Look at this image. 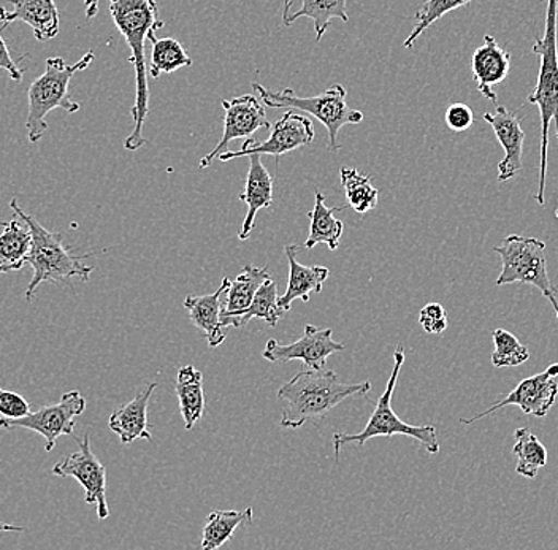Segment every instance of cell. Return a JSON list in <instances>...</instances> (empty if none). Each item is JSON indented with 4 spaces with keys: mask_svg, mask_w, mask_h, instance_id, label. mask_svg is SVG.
I'll list each match as a JSON object with an SVG mask.
<instances>
[{
    "mask_svg": "<svg viewBox=\"0 0 558 550\" xmlns=\"http://www.w3.org/2000/svg\"><path fill=\"white\" fill-rule=\"evenodd\" d=\"M110 13L114 26L132 51L131 62L135 71V103L132 107L134 131L125 138L124 148L137 151L148 143L143 137V124L149 113V72L146 68L145 45L166 24L159 19L156 0H110Z\"/></svg>",
    "mask_w": 558,
    "mask_h": 550,
    "instance_id": "obj_1",
    "label": "cell"
},
{
    "mask_svg": "<svg viewBox=\"0 0 558 550\" xmlns=\"http://www.w3.org/2000/svg\"><path fill=\"white\" fill-rule=\"evenodd\" d=\"M372 391L368 381L359 384H344L337 374L330 370L299 371L281 386L278 402L281 403L282 417L279 427L300 428L305 424H316L351 396H364Z\"/></svg>",
    "mask_w": 558,
    "mask_h": 550,
    "instance_id": "obj_2",
    "label": "cell"
},
{
    "mask_svg": "<svg viewBox=\"0 0 558 550\" xmlns=\"http://www.w3.org/2000/svg\"><path fill=\"white\" fill-rule=\"evenodd\" d=\"M558 0H546L544 36L536 38L532 51L539 56V75L536 88L529 96V103L538 107L541 114L539 187L535 200L544 205L547 176V149L550 123L556 121L558 138Z\"/></svg>",
    "mask_w": 558,
    "mask_h": 550,
    "instance_id": "obj_3",
    "label": "cell"
},
{
    "mask_svg": "<svg viewBox=\"0 0 558 550\" xmlns=\"http://www.w3.org/2000/svg\"><path fill=\"white\" fill-rule=\"evenodd\" d=\"M10 208L13 213L29 224L31 232H33V249H31L26 262L33 267L34 277L26 289L27 302L33 301L38 285L44 284L45 281L54 284L64 283L70 278H80L83 283L89 281L94 267L83 264V259H86L87 256H76L72 248H65L62 233L48 231L33 216L24 213L16 198L10 201Z\"/></svg>",
    "mask_w": 558,
    "mask_h": 550,
    "instance_id": "obj_4",
    "label": "cell"
},
{
    "mask_svg": "<svg viewBox=\"0 0 558 550\" xmlns=\"http://www.w3.org/2000/svg\"><path fill=\"white\" fill-rule=\"evenodd\" d=\"M94 62V51H87L78 62L69 65L61 56L47 59L44 75L34 80L27 89V138L31 143H38L48 131L47 117L56 108L76 113L80 103L73 102L69 96V86L76 72L86 71Z\"/></svg>",
    "mask_w": 558,
    "mask_h": 550,
    "instance_id": "obj_5",
    "label": "cell"
},
{
    "mask_svg": "<svg viewBox=\"0 0 558 550\" xmlns=\"http://www.w3.org/2000/svg\"><path fill=\"white\" fill-rule=\"evenodd\" d=\"M404 358H407V354H404L403 344H399L396 353H393V368L389 382H387L386 391L379 396L375 411H373L372 417H369L364 430L361 433L354 435H333L335 461L340 459L341 449L347 444H357L359 448H362L366 441L373 440V438H392L396 435L413 438V440L424 445L428 454H438L439 443L438 438H436V428L434 426H410V424L401 420L392 408L393 391H396Z\"/></svg>",
    "mask_w": 558,
    "mask_h": 550,
    "instance_id": "obj_6",
    "label": "cell"
},
{
    "mask_svg": "<svg viewBox=\"0 0 558 550\" xmlns=\"http://www.w3.org/2000/svg\"><path fill=\"white\" fill-rule=\"evenodd\" d=\"M253 89L259 94L265 107L271 108H295L312 114L319 123L326 125L329 142L327 148L331 152L340 151L341 145L338 142V134L341 127L348 124H361L364 121V113L349 108L347 89L341 85L330 86L324 93L314 97L296 96L294 89L270 90L264 88L259 83H253Z\"/></svg>",
    "mask_w": 558,
    "mask_h": 550,
    "instance_id": "obj_7",
    "label": "cell"
},
{
    "mask_svg": "<svg viewBox=\"0 0 558 550\" xmlns=\"http://www.w3.org/2000/svg\"><path fill=\"white\" fill-rule=\"evenodd\" d=\"M494 250L501 257L504 266L500 277L497 278V285H533L554 306L558 319V291L550 283L547 271L546 243L532 236L509 235Z\"/></svg>",
    "mask_w": 558,
    "mask_h": 550,
    "instance_id": "obj_8",
    "label": "cell"
},
{
    "mask_svg": "<svg viewBox=\"0 0 558 550\" xmlns=\"http://www.w3.org/2000/svg\"><path fill=\"white\" fill-rule=\"evenodd\" d=\"M86 410V400L78 391L64 393L56 405L41 406L29 416L21 419H7L2 417L0 426L5 430L13 428H26V430L37 431L45 438V451L51 452L54 449L56 441L59 438L73 437L75 419L82 416Z\"/></svg>",
    "mask_w": 558,
    "mask_h": 550,
    "instance_id": "obj_9",
    "label": "cell"
},
{
    "mask_svg": "<svg viewBox=\"0 0 558 550\" xmlns=\"http://www.w3.org/2000/svg\"><path fill=\"white\" fill-rule=\"evenodd\" d=\"M72 438L80 445L78 451L56 463L51 473L61 478L78 480L85 489L86 503L96 504L97 517L104 521L110 515L107 503V469L102 462L94 455L89 435H85L83 438H76L73 435Z\"/></svg>",
    "mask_w": 558,
    "mask_h": 550,
    "instance_id": "obj_10",
    "label": "cell"
},
{
    "mask_svg": "<svg viewBox=\"0 0 558 550\" xmlns=\"http://www.w3.org/2000/svg\"><path fill=\"white\" fill-rule=\"evenodd\" d=\"M314 140V125L308 117L288 111L274 124L270 138L265 142L246 140L239 151H226L219 156L222 162L236 158H250L253 155H268L281 158Z\"/></svg>",
    "mask_w": 558,
    "mask_h": 550,
    "instance_id": "obj_11",
    "label": "cell"
},
{
    "mask_svg": "<svg viewBox=\"0 0 558 550\" xmlns=\"http://www.w3.org/2000/svg\"><path fill=\"white\" fill-rule=\"evenodd\" d=\"M333 330L317 329L316 326H305V332L300 340L291 344H281L277 340H268L262 357L271 364H288L300 360L313 370H323L330 355L341 353L347 346L333 340Z\"/></svg>",
    "mask_w": 558,
    "mask_h": 550,
    "instance_id": "obj_12",
    "label": "cell"
},
{
    "mask_svg": "<svg viewBox=\"0 0 558 550\" xmlns=\"http://www.w3.org/2000/svg\"><path fill=\"white\" fill-rule=\"evenodd\" d=\"M557 376L558 364L550 365L543 374L530 376V378L519 382L514 391L509 393L501 402H498L497 405L476 414V416L470 417V419L462 417L460 423L470 426V424L477 423V420L484 419V417L490 416V414L497 413V411L504 410L509 405L519 406L523 413L532 414V416L546 417L557 400Z\"/></svg>",
    "mask_w": 558,
    "mask_h": 550,
    "instance_id": "obj_13",
    "label": "cell"
},
{
    "mask_svg": "<svg viewBox=\"0 0 558 550\" xmlns=\"http://www.w3.org/2000/svg\"><path fill=\"white\" fill-rule=\"evenodd\" d=\"M222 108L226 111L222 138L211 152L201 159L198 162L201 169H208L213 160L227 151L230 142L251 137L259 129L270 127V121L265 114V103L253 94L235 97L232 100H222Z\"/></svg>",
    "mask_w": 558,
    "mask_h": 550,
    "instance_id": "obj_14",
    "label": "cell"
},
{
    "mask_svg": "<svg viewBox=\"0 0 558 550\" xmlns=\"http://www.w3.org/2000/svg\"><path fill=\"white\" fill-rule=\"evenodd\" d=\"M483 118L492 125L495 137L504 146L505 159L498 163V181L506 183L522 170L525 132L521 125V118L514 111L506 110L504 106H498L495 113H484Z\"/></svg>",
    "mask_w": 558,
    "mask_h": 550,
    "instance_id": "obj_15",
    "label": "cell"
},
{
    "mask_svg": "<svg viewBox=\"0 0 558 550\" xmlns=\"http://www.w3.org/2000/svg\"><path fill=\"white\" fill-rule=\"evenodd\" d=\"M511 71V54L498 45L495 37L484 36L483 45L471 56V72L477 90L490 102H497L494 86L500 85Z\"/></svg>",
    "mask_w": 558,
    "mask_h": 550,
    "instance_id": "obj_16",
    "label": "cell"
},
{
    "mask_svg": "<svg viewBox=\"0 0 558 550\" xmlns=\"http://www.w3.org/2000/svg\"><path fill=\"white\" fill-rule=\"evenodd\" d=\"M12 3V10L2 7V29L10 23L23 21L34 30L38 41L52 40L61 29L59 10L54 0H7Z\"/></svg>",
    "mask_w": 558,
    "mask_h": 550,
    "instance_id": "obj_17",
    "label": "cell"
},
{
    "mask_svg": "<svg viewBox=\"0 0 558 550\" xmlns=\"http://www.w3.org/2000/svg\"><path fill=\"white\" fill-rule=\"evenodd\" d=\"M229 288L230 280L225 278L221 288L213 294L187 295L186 301H184V309L190 315L192 323L204 332L211 350L221 346L226 341V327L221 322V313L225 308L222 301H225Z\"/></svg>",
    "mask_w": 558,
    "mask_h": 550,
    "instance_id": "obj_18",
    "label": "cell"
},
{
    "mask_svg": "<svg viewBox=\"0 0 558 550\" xmlns=\"http://www.w3.org/2000/svg\"><path fill=\"white\" fill-rule=\"evenodd\" d=\"M239 197L247 205V213L244 216L242 229L239 232V239L244 242L250 239L251 232L256 225L257 213L262 208H270L274 204V178L267 167L262 163L260 155L250 156L246 186Z\"/></svg>",
    "mask_w": 558,
    "mask_h": 550,
    "instance_id": "obj_19",
    "label": "cell"
},
{
    "mask_svg": "<svg viewBox=\"0 0 558 550\" xmlns=\"http://www.w3.org/2000/svg\"><path fill=\"white\" fill-rule=\"evenodd\" d=\"M305 248L300 246L288 245L284 248L286 257L289 262V280L288 288H286L282 297H279V305L284 311L291 309L292 302L302 301L305 303L310 302V295L320 294L323 292V285L329 278L330 270L327 267H308L302 266L296 260V254Z\"/></svg>",
    "mask_w": 558,
    "mask_h": 550,
    "instance_id": "obj_20",
    "label": "cell"
},
{
    "mask_svg": "<svg viewBox=\"0 0 558 550\" xmlns=\"http://www.w3.org/2000/svg\"><path fill=\"white\" fill-rule=\"evenodd\" d=\"M156 388V382L146 386L135 399L111 414L108 426L120 437L122 444H131L135 440L151 441V433L148 430V405Z\"/></svg>",
    "mask_w": 558,
    "mask_h": 550,
    "instance_id": "obj_21",
    "label": "cell"
},
{
    "mask_svg": "<svg viewBox=\"0 0 558 550\" xmlns=\"http://www.w3.org/2000/svg\"><path fill=\"white\" fill-rule=\"evenodd\" d=\"M267 280H270L267 267H243L242 273L235 280L230 281V288L225 298V308L221 313L222 326H232L233 318L250 308L260 285Z\"/></svg>",
    "mask_w": 558,
    "mask_h": 550,
    "instance_id": "obj_22",
    "label": "cell"
},
{
    "mask_svg": "<svg viewBox=\"0 0 558 550\" xmlns=\"http://www.w3.org/2000/svg\"><path fill=\"white\" fill-rule=\"evenodd\" d=\"M300 19L313 21L316 41H320L329 29L331 20L338 19L348 23L347 0H300L299 10H292L291 0H286L282 9L284 26H292Z\"/></svg>",
    "mask_w": 558,
    "mask_h": 550,
    "instance_id": "obj_23",
    "label": "cell"
},
{
    "mask_svg": "<svg viewBox=\"0 0 558 550\" xmlns=\"http://www.w3.org/2000/svg\"><path fill=\"white\" fill-rule=\"evenodd\" d=\"M33 249V232L29 224L16 215L12 221L3 222L0 236V271L10 273L24 267Z\"/></svg>",
    "mask_w": 558,
    "mask_h": 550,
    "instance_id": "obj_24",
    "label": "cell"
},
{
    "mask_svg": "<svg viewBox=\"0 0 558 550\" xmlns=\"http://www.w3.org/2000/svg\"><path fill=\"white\" fill-rule=\"evenodd\" d=\"M202 379H204L202 371H198L192 365L181 368L177 375L174 391H177L178 403H180L181 416H183L186 430H192L205 413V392Z\"/></svg>",
    "mask_w": 558,
    "mask_h": 550,
    "instance_id": "obj_25",
    "label": "cell"
},
{
    "mask_svg": "<svg viewBox=\"0 0 558 550\" xmlns=\"http://www.w3.org/2000/svg\"><path fill=\"white\" fill-rule=\"evenodd\" d=\"M341 210L343 207H327L324 194L316 193L313 211L308 213V218L312 219L310 236L303 248L313 249L319 243H326L330 250H337L343 236L344 224L340 219H335L333 215Z\"/></svg>",
    "mask_w": 558,
    "mask_h": 550,
    "instance_id": "obj_26",
    "label": "cell"
},
{
    "mask_svg": "<svg viewBox=\"0 0 558 550\" xmlns=\"http://www.w3.org/2000/svg\"><path fill=\"white\" fill-rule=\"evenodd\" d=\"M253 524V508L244 511H213L202 535V548L215 550L225 546L236 528Z\"/></svg>",
    "mask_w": 558,
    "mask_h": 550,
    "instance_id": "obj_27",
    "label": "cell"
},
{
    "mask_svg": "<svg viewBox=\"0 0 558 550\" xmlns=\"http://www.w3.org/2000/svg\"><path fill=\"white\" fill-rule=\"evenodd\" d=\"M514 437L515 444L512 448V455L518 459L515 473L523 478H536L539 469L547 463L546 445L541 443L538 437L530 428H518L514 431Z\"/></svg>",
    "mask_w": 558,
    "mask_h": 550,
    "instance_id": "obj_28",
    "label": "cell"
},
{
    "mask_svg": "<svg viewBox=\"0 0 558 550\" xmlns=\"http://www.w3.org/2000/svg\"><path fill=\"white\" fill-rule=\"evenodd\" d=\"M284 309L279 305L277 284L271 280H267L260 285V289L257 291L256 297H254L250 308L242 313V315L233 318L232 326L230 327L242 329V327L247 326V323L251 322V319L254 318L265 320V322L270 327H277L279 320L284 316Z\"/></svg>",
    "mask_w": 558,
    "mask_h": 550,
    "instance_id": "obj_29",
    "label": "cell"
},
{
    "mask_svg": "<svg viewBox=\"0 0 558 550\" xmlns=\"http://www.w3.org/2000/svg\"><path fill=\"white\" fill-rule=\"evenodd\" d=\"M153 44L151 58H149V76L157 80L162 73H173L194 64L191 56L186 53L183 45L174 38H149Z\"/></svg>",
    "mask_w": 558,
    "mask_h": 550,
    "instance_id": "obj_30",
    "label": "cell"
},
{
    "mask_svg": "<svg viewBox=\"0 0 558 550\" xmlns=\"http://www.w3.org/2000/svg\"><path fill=\"white\" fill-rule=\"evenodd\" d=\"M341 184L347 194L348 204L359 215L375 210L379 200V191L372 184V178L362 175L359 170L343 167L340 170Z\"/></svg>",
    "mask_w": 558,
    "mask_h": 550,
    "instance_id": "obj_31",
    "label": "cell"
},
{
    "mask_svg": "<svg viewBox=\"0 0 558 550\" xmlns=\"http://www.w3.org/2000/svg\"><path fill=\"white\" fill-rule=\"evenodd\" d=\"M471 0H427L422 3L416 12V24H414L413 30H411L410 37L404 40V48H413L414 44L432 24L436 21L441 20L442 16L453 12V10L462 9V7L469 5Z\"/></svg>",
    "mask_w": 558,
    "mask_h": 550,
    "instance_id": "obj_32",
    "label": "cell"
},
{
    "mask_svg": "<svg viewBox=\"0 0 558 550\" xmlns=\"http://www.w3.org/2000/svg\"><path fill=\"white\" fill-rule=\"evenodd\" d=\"M494 338L495 351L492 354V364L494 367H519L525 364L530 358L529 347L523 346L511 332L504 329H497L492 332Z\"/></svg>",
    "mask_w": 558,
    "mask_h": 550,
    "instance_id": "obj_33",
    "label": "cell"
},
{
    "mask_svg": "<svg viewBox=\"0 0 558 550\" xmlns=\"http://www.w3.org/2000/svg\"><path fill=\"white\" fill-rule=\"evenodd\" d=\"M418 323L430 335H442L448 329V315L439 303H428L421 309Z\"/></svg>",
    "mask_w": 558,
    "mask_h": 550,
    "instance_id": "obj_34",
    "label": "cell"
},
{
    "mask_svg": "<svg viewBox=\"0 0 558 550\" xmlns=\"http://www.w3.org/2000/svg\"><path fill=\"white\" fill-rule=\"evenodd\" d=\"M0 413L7 419H21V417L29 416V403L20 395V393L10 391H0Z\"/></svg>",
    "mask_w": 558,
    "mask_h": 550,
    "instance_id": "obj_35",
    "label": "cell"
},
{
    "mask_svg": "<svg viewBox=\"0 0 558 550\" xmlns=\"http://www.w3.org/2000/svg\"><path fill=\"white\" fill-rule=\"evenodd\" d=\"M473 124L474 113L466 103H452L448 111H446V125L452 132L469 131Z\"/></svg>",
    "mask_w": 558,
    "mask_h": 550,
    "instance_id": "obj_36",
    "label": "cell"
},
{
    "mask_svg": "<svg viewBox=\"0 0 558 550\" xmlns=\"http://www.w3.org/2000/svg\"><path fill=\"white\" fill-rule=\"evenodd\" d=\"M0 45H2V53H0V68H2L3 71L10 73V78H12L13 82L20 83L21 80H23V72L20 71L16 62L13 61L12 56H10L9 47H7L3 37L0 38Z\"/></svg>",
    "mask_w": 558,
    "mask_h": 550,
    "instance_id": "obj_37",
    "label": "cell"
},
{
    "mask_svg": "<svg viewBox=\"0 0 558 550\" xmlns=\"http://www.w3.org/2000/svg\"><path fill=\"white\" fill-rule=\"evenodd\" d=\"M100 0H85V16L86 20H93L99 13Z\"/></svg>",
    "mask_w": 558,
    "mask_h": 550,
    "instance_id": "obj_38",
    "label": "cell"
}]
</instances>
